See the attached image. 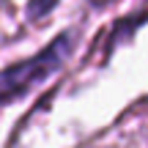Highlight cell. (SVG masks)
Here are the masks:
<instances>
[{"label": "cell", "instance_id": "1", "mask_svg": "<svg viewBox=\"0 0 148 148\" xmlns=\"http://www.w3.org/2000/svg\"><path fill=\"white\" fill-rule=\"evenodd\" d=\"M79 38H82L79 27H66L30 58L14 60L11 66L0 69V107L25 99L30 90H36L49 77H55L77 52Z\"/></svg>", "mask_w": 148, "mask_h": 148}, {"label": "cell", "instance_id": "2", "mask_svg": "<svg viewBox=\"0 0 148 148\" xmlns=\"http://www.w3.org/2000/svg\"><path fill=\"white\" fill-rule=\"evenodd\" d=\"M58 5H60V0H27L25 3V19L33 22V25H38V22H44Z\"/></svg>", "mask_w": 148, "mask_h": 148}, {"label": "cell", "instance_id": "3", "mask_svg": "<svg viewBox=\"0 0 148 148\" xmlns=\"http://www.w3.org/2000/svg\"><path fill=\"white\" fill-rule=\"evenodd\" d=\"M112 3H118V0H85V5H88V8H107V5H112Z\"/></svg>", "mask_w": 148, "mask_h": 148}]
</instances>
